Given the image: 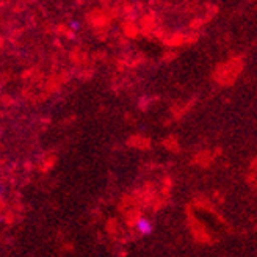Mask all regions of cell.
Listing matches in <instances>:
<instances>
[{
    "instance_id": "obj_1",
    "label": "cell",
    "mask_w": 257,
    "mask_h": 257,
    "mask_svg": "<svg viewBox=\"0 0 257 257\" xmlns=\"http://www.w3.org/2000/svg\"><path fill=\"white\" fill-rule=\"evenodd\" d=\"M135 230L140 235H151L154 230V224L149 218L146 216H140L138 220L135 221Z\"/></svg>"
},
{
    "instance_id": "obj_2",
    "label": "cell",
    "mask_w": 257,
    "mask_h": 257,
    "mask_svg": "<svg viewBox=\"0 0 257 257\" xmlns=\"http://www.w3.org/2000/svg\"><path fill=\"white\" fill-rule=\"evenodd\" d=\"M68 29L71 32H79L82 29V22L79 19H69L68 21Z\"/></svg>"
}]
</instances>
